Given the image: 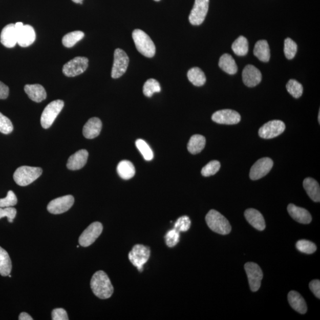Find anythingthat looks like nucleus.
I'll return each instance as SVG.
<instances>
[{"label":"nucleus","instance_id":"obj_33","mask_svg":"<svg viewBox=\"0 0 320 320\" xmlns=\"http://www.w3.org/2000/svg\"><path fill=\"white\" fill-rule=\"evenodd\" d=\"M84 37V33L81 31H74L67 34L63 37L62 44L64 47L71 48Z\"/></svg>","mask_w":320,"mask_h":320},{"label":"nucleus","instance_id":"obj_41","mask_svg":"<svg viewBox=\"0 0 320 320\" xmlns=\"http://www.w3.org/2000/svg\"><path fill=\"white\" fill-rule=\"evenodd\" d=\"M191 221L189 217L187 216H183L178 218L176 221L174 228L177 231L180 232H186L190 228Z\"/></svg>","mask_w":320,"mask_h":320},{"label":"nucleus","instance_id":"obj_44","mask_svg":"<svg viewBox=\"0 0 320 320\" xmlns=\"http://www.w3.org/2000/svg\"><path fill=\"white\" fill-rule=\"evenodd\" d=\"M17 210L13 207H6L0 208V219L4 217L8 218L9 223H13V220L16 216Z\"/></svg>","mask_w":320,"mask_h":320},{"label":"nucleus","instance_id":"obj_49","mask_svg":"<svg viewBox=\"0 0 320 320\" xmlns=\"http://www.w3.org/2000/svg\"><path fill=\"white\" fill-rule=\"evenodd\" d=\"M72 1L75 3L81 4V5H82L83 0H72Z\"/></svg>","mask_w":320,"mask_h":320},{"label":"nucleus","instance_id":"obj_35","mask_svg":"<svg viewBox=\"0 0 320 320\" xmlns=\"http://www.w3.org/2000/svg\"><path fill=\"white\" fill-rule=\"evenodd\" d=\"M287 89L290 95L295 99H298L303 93V87L302 84L295 80H290L287 84Z\"/></svg>","mask_w":320,"mask_h":320},{"label":"nucleus","instance_id":"obj_37","mask_svg":"<svg viewBox=\"0 0 320 320\" xmlns=\"http://www.w3.org/2000/svg\"><path fill=\"white\" fill-rule=\"evenodd\" d=\"M296 247L300 251L306 254H312L317 250L315 244L306 240L298 241L296 244Z\"/></svg>","mask_w":320,"mask_h":320},{"label":"nucleus","instance_id":"obj_9","mask_svg":"<svg viewBox=\"0 0 320 320\" xmlns=\"http://www.w3.org/2000/svg\"><path fill=\"white\" fill-rule=\"evenodd\" d=\"M209 0H195L189 16L192 25H200L204 22L209 9Z\"/></svg>","mask_w":320,"mask_h":320},{"label":"nucleus","instance_id":"obj_45","mask_svg":"<svg viewBox=\"0 0 320 320\" xmlns=\"http://www.w3.org/2000/svg\"><path fill=\"white\" fill-rule=\"evenodd\" d=\"M52 319L53 320H68L67 312L62 308H56L52 312Z\"/></svg>","mask_w":320,"mask_h":320},{"label":"nucleus","instance_id":"obj_11","mask_svg":"<svg viewBox=\"0 0 320 320\" xmlns=\"http://www.w3.org/2000/svg\"><path fill=\"white\" fill-rule=\"evenodd\" d=\"M251 291H258L261 286L263 274L261 267L253 262H248L244 266Z\"/></svg>","mask_w":320,"mask_h":320},{"label":"nucleus","instance_id":"obj_42","mask_svg":"<svg viewBox=\"0 0 320 320\" xmlns=\"http://www.w3.org/2000/svg\"><path fill=\"white\" fill-rule=\"evenodd\" d=\"M13 131V125L11 120L0 113V133L9 134Z\"/></svg>","mask_w":320,"mask_h":320},{"label":"nucleus","instance_id":"obj_47","mask_svg":"<svg viewBox=\"0 0 320 320\" xmlns=\"http://www.w3.org/2000/svg\"><path fill=\"white\" fill-rule=\"evenodd\" d=\"M9 87L0 81V99H6L9 96Z\"/></svg>","mask_w":320,"mask_h":320},{"label":"nucleus","instance_id":"obj_23","mask_svg":"<svg viewBox=\"0 0 320 320\" xmlns=\"http://www.w3.org/2000/svg\"><path fill=\"white\" fill-rule=\"evenodd\" d=\"M25 91L28 96L35 102L39 103L46 99L47 92L40 84H27L25 86Z\"/></svg>","mask_w":320,"mask_h":320},{"label":"nucleus","instance_id":"obj_38","mask_svg":"<svg viewBox=\"0 0 320 320\" xmlns=\"http://www.w3.org/2000/svg\"><path fill=\"white\" fill-rule=\"evenodd\" d=\"M297 52V45L291 38H287L284 42V53L288 59H292L295 57Z\"/></svg>","mask_w":320,"mask_h":320},{"label":"nucleus","instance_id":"obj_8","mask_svg":"<svg viewBox=\"0 0 320 320\" xmlns=\"http://www.w3.org/2000/svg\"><path fill=\"white\" fill-rule=\"evenodd\" d=\"M130 59L126 52L121 49H116L114 52V61L113 65L111 76L113 78H118L125 73Z\"/></svg>","mask_w":320,"mask_h":320},{"label":"nucleus","instance_id":"obj_14","mask_svg":"<svg viewBox=\"0 0 320 320\" xmlns=\"http://www.w3.org/2000/svg\"><path fill=\"white\" fill-rule=\"evenodd\" d=\"M273 162L270 158H262L256 161L251 167L250 172V178L251 180L261 179L265 177L272 168Z\"/></svg>","mask_w":320,"mask_h":320},{"label":"nucleus","instance_id":"obj_7","mask_svg":"<svg viewBox=\"0 0 320 320\" xmlns=\"http://www.w3.org/2000/svg\"><path fill=\"white\" fill-rule=\"evenodd\" d=\"M89 59L82 56L75 57L63 67L62 72L67 77L77 76L84 72L89 66Z\"/></svg>","mask_w":320,"mask_h":320},{"label":"nucleus","instance_id":"obj_50","mask_svg":"<svg viewBox=\"0 0 320 320\" xmlns=\"http://www.w3.org/2000/svg\"><path fill=\"white\" fill-rule=\"evenodd\" d=\"M318 122L319 123H320V112H319V114H318Z\"/></svg>","mask_w":320,"mask_h":320},{"label":"nucleus","instance_id":"obj_13","mask_svg":"<svg viewBox=\"0 0 320 320\" xmlns=\"http://www.w3.org/2000/svg\"><path fill=\"white\" fill-rule=\"evenodd\" d=\"M74 203L73 196L66 195L51 201L49 203L47 209L52 214H61L68 211L73 206Z\"/></svg>","mask_w":320,"mask_h":320},{"label":"nucleus","instance_id":"obj_26","mask_svg":"<svg viewBox=\"0 0 320 320\" xmlns=\"http://www.w3.org/2000/svg\"><path fill=\"white\" fill-rule=\"evenodd\" d=\"M254 55L260 61L267 62L270 58V51L268 43L265 40H260L255 44Z\"/></svg>","mask_w":320,"mask_h":320},{"label":"nucleus","instance_id":"obj_40","mask_svg":"<svg viewBox=\"0 0 320 320\" xmlns=\"http://www.w3.org/2000/svg\"><path fill=\"white\" fill-rule=\"evenodd\" d=\"M165 243L169 247H173L178 244L180 240V232L173 228L167 232L165 236Z\"/></svg>","mask_w":320,"mask_h":320},{"label":"nucleus","instance_id":"obj_10","mask_svg":"<svg viewBox=\"0 0 320 320\" xmlns=\"http://www.w3.org/2000/svg\"><path fill=\"white\" fill-rule=\"evenodd\" d=\"M103 225L99 222L90 224L82 232L79 238V243L82 247H89L95 242L103 231Z\"/></svg>","mask_w":320,"mask_h":320},{"label":"nucleus","instance_id":"obj_1","mask_svg":"<svg viewBox=\"0 0 320 320\" xmlns=\"http://www.w3.org/2000/svg\"><path fill=\"white\" fill-rule=\"evenodd\" d=\"M90 286L94 294L100 299H108L114 293V287L108 274L102 270L97 271L92 278Z\"/></svg>","mask_w":320,"mask_h":320},{"label":"nucleus","instance_id":"obj_22","mask_svg":"<svg viewBox=\"0 0 320 320\" xmlns=\"http://www.w3.org/2000/svg\"><path fill=\"white\" fill-rule=\"evenodd\" d=\"M101 128H102V123L100 119L97 118H92L85 124L82 130V134L86 138L93 139L99 136Z\"/></svg>","mask_w":320,"mask_h":320},{"label":"nucleus","instance_id":"obj_31","mask_svg":"<svg viewBox=\"0 0 320 320\" xmlns=\"http://www.w3.org/2000/svg\"><path fill=\"white\" fill-rule=\"evenodd\" d=\"M11 269L12 265L8 253L0 247V274L3 276H9Z\"/></svg>","mask_w":320,"mask_h":320},{"label":"nucleus","instance_id":"obj_3","mask_svg":"<svg viewBox=\"0 0 320 320\" xmlns=\"http://www.w3.org/2000/svg\"><path fill=\"white\" fill-rule=\"evenodd\" d=\"M133 38L137 50L147 58H152L156 54V46L150 37L140 29L133 32Z\"/></svg>","mask_w":320,"mask_h":320},{"label":"nucleus","instance_id":"obj_5","mask_svg":"<svg viewBox=\"0 0 320 320\" xmlns=\"http://www.w3.org/2000/svg\"><path fill=\"white\" fill-rule=\"evenodd\" d=\"M150 254L151 250L149 247L142 244H136L130 252L128 258L132 264L141 272L144 265L150 259Z\"/></svg>","mask_w":320,"mask_h":320},{"label":"nucleus","instance_id":"obj_34","mask_svg":"<svg viewBox=\"0 0 320 320\" xmlns=\"http://www.w3.org/2000/svg\"><path fill=\"white\" fill-rule=\"evenodd\" d=\"M161 92V86L155 79L150 78L145 82L143 87V93L148 97H152L153 94Z\"/></svg>","mask_w":320,"mask_h":320},{"label":"nucleus","instance_id":"obj_6","mask_svg":"<svg viewBox=\"0 0 320 320\" xmlns=\"http://www.w3.org/2000/svg\"><path fill=\"white\" fill-rule=\"evenodd\" d=\"M63 106V101L56 100L52 101L45 108L40 118L41 125L45 129H48L52 126Z\"/></svg>","mask_w":320,"mask_h":320},{"label":"nucleus","instance_id":"obj_28","mask_svg":"<svg viewBox=\"0 0 320 320\" xmlns=\"http://www.w3.org/2000/svg\"><path fill=\"white\" fill-rule=\"evenodd\" d=\"M206 139L201 135H194L192 136L187 144V150L191 154H197L204 149Z\"/></svg>","mask_w":320,"mask_h":320},{"label":"nucleus","instance_id":"obj_24","mask_svg":"<svg viewBox=\"0 0 320 320\" xmlns=\"http://www.w3.org/2000/svg\"><path fill=\"white\" fill-rule=\"evenodd\" d=\"M288 299L290 306L299 313L304 314L307 311V306L303 296L298 292L292 291L288 293Z\"/></svg>","mask_w":320,"mask_h":320},{"label":"nucleus","instance_id":"obj_15","mask_svg":"<svg viewBox=\"0 0 320 320\" xmlns=\"http://www.w3.org/2000/svg\"><path fill=\"white\" fill-rule=\"evenodd\" d=\"M213 121L224 125H235L241 120V116L238 112L231 109H224L215 112L212 116Z\"/></svg>","mask_w":320,"mask_h":320},{"label":"nucleus","instance_id":"obj_18","mask_svg":"<svg viewBox=\"0 0 320 320\" xmlns=\"http://www.w3.org/2000/svg\"><path fill=\"white\" fill-rule=\"evenodd\" d=\"M0 40L4 46L11 48L17 44V32L14 24H9L2 30Z\"/></svg>","mask_w":320,"mask_h":320},{"label":"nucleus","instance_id":"obj_30","mask_svg":"<svg viewBox=\"0 0 320 320\" xmlns=\"http://www.w3.org/2000/svg\"><path fill=\"white\" fill-rule=\"evenodd\" d=\"M189 80L195 86L201 87L206 82V76L204 73L198 67L192 68L187 73Z\"/></svg>","mask_w":320,"mask_h":320},{"label":"nucleus","instance_id":"obj_36","mask_svg":"<svg viewBox=\"0 0 320 320\" xmlns=\"http://www.w3.org/2000/svg\"><path fill=\"white\" fill-rule=\"evenodd\" d=\"M136 146L145 160L150 161L153 160L154 157L153 151L151 149L147 143L141 139H139L136 141Z\"/></svg>","mask_w":320,"mask_h":320},{"label":"nucleus","instance_id":"obj_12","mask_svg":"<svg viewBox=\"0 0 320 320\" xmlns=\"http://www.w3.org/2000/svg\"><path fill=\"white\" fill-rule=\"evenodd\" d=\"M285 130V123L281 120H271L260 128L259 135L262 138L272 139L283 133Z\"/></svg>","mask_w":320,"mask_h":320},{"label":"nucleus","instance_id":"obj_2","mask_svg":"<svg viewBox=\"0 0 320 320\" xmlns=\"http://www.w3.org/2000/svg\"><path fill=\"white\" fill-rule=\"evenodd\" d=\"M205 220L209 228L218 234L227 235L231 231V226L227 218L216 210H210Z\"/></svg>","mask_w":320,"mask_h":320},{"label":"nucleus","instance_id":"obj_25","mask_svg":"<svg viewBox=\"0 0 320 320\" xmlns=\"http://www.w3.org/2000/svg\"><path fill=\"white\" fill-rule=\"evenodd\" d=\"M303 186L307 195L312 201H320V189L318 183L312 178H308L304 180Z\"/></svg>","mask_w":320,"mask_h":320},{"label":"nucleus","instance_id":"obj_29","mask_svg":"<svg viewBox=\"0 0 320 320\" xmlns=\"http://www.w3.org/2000/svg\"><path fill=\"white\" fill-rule=\"evenodd\" d=\"M117 172L120 178L124 180L131 179L135 175L134 165L128 160H122L120 162L118 165Z\"/></svg>","mask_w":320,"mask_h":320},{"label":"nucleus","instance_id":"obj_20","mask_svg":"<svg viewBox=\"0 0 320 320\" xmlns=\"http://www.w3.org/2000/svg\"><path fill=\"white\" fill-rule=\"evenodd\" d=\"M246 220L259 231L264 230L266 224L264 218L259 210L253 208L248 209L244 212Z\"/></svg>","mask_w":320,"mask_h":320},{"label":"nucleus","instance_id":"obj_19","mask_svg":"<svg viewBox=\"0 0 320 320\" xmlns=\"http://www.w3.org/2000/svg\"><path fill=\"white\" fill-rule=\"evenodd\" d=\"M89 153L86 150L78 151L73 154L68 160L67 168L71 170H80L84 166L88 161Z\"/></svg>","mask_w":320,"mask_h":320},{"label":"nucleus","instance_id":"obj_21","mask_svg":"<svg viewBox=\"0 0 320 320\" xmlns=\"http://www.w3.org/2000/svg\"><path fill=\"white\" fill-rule=\"evenodd\" d=\"M288 211L293 219L299 223L308 224L312 221L311 214L306 209L300 208L293 204H289L288 206Z\"/></svg>","mask_w":320,"mask_h":320},{"label":"nucleus","instance_id":"obj_51","mask_svg":"<svg viewBox=\"0 0 320 320\" xmlns=\"http://www.w3.org/2000/svg\"><path fill=\"white\" fill-rule=\"evenodd\" d=\"M154 1H156V2H160V0H154Z\"/></svg>","mask_w":320,"mask_h":320},{"label":"nucleus","instance_id":"obj_46","mask_svg":"<svg viewBox=\"0 0 320 320\" xmlns=\"http://www.w3.org/2000/svg\"><path fill=\"white\" fill-rule=\"evenodd\" d=\"M309 286L311 291L315 296L320 298V281L319 280L312 281Z\"/></svg>","mask_w":320,"mask_h":320},{"label":"nucleus","instance_id":"obj_43","mask_svg":"<svg viewBox=\"0 0 320 320\" xmlns=\"http://www.w3.org/2000/svg\"><path fill=\"white\" fill-rule=\"evenodd\" d=\"M17 203V199L16 195L13 191L10 190L5 198L0 199V208L12 207L16 205Z\"/></svg>","mask_w":320,"mask_h":320},{"label":"nucleus","instance_id":"obj_27","mask_svg":"<svg viewBox=\"0 0 320 320\" xmlns=\"http://www.w3.org/2000/svg\"><path fill=\"white\" fill-rule=\"evenodd\" d=\"M219 67L224 72L230 75H234L238 71L236 62L231 55L225 54L221 56Z\"/></svg>","mask_w":320,"mask_h":320},{"label":"nucleus","instance_id":"obj_4","mask_svg":"<svg viewBox=\"0 0 320 320\" xmlns=\"http://www.w3.org/2000/svg\"><path fill=\"white\" fill-rule=\"evenodd\" d=\"M42 173V169L39 167L22 166L14 172L13 178L18 185L26 186L35 181Z\"/></svg>","mask_w":320,"mask_h":320},{"label":"nucleus","instance_id":"obj_48","mask_svg":"<svg viewBox=\"0 0 320 320\" xmlns=\"http://www.w3.org/2000/svg\"><path fill=\"white\" fill-rule=\"evenodd\" d=\"M19 320H33L32 317L31 315H29L26 312H22V313L19 315V318H18Z\"/></svg>","mask_w":320,"mask_h":320},{"label":"nucleus","instance_id":"obj_17","mask_svg":"<svg viewBox=\"0 0 320 320\" xmlns=\"http://www.w3.org/2000/svg\"><path fill=\"white\" fill-rule=\"evenodd\" d=\"M17 32V44L23 48L28 47L33 44L36 39V33L32 26L24 25L20 29H16Z\"/></svg>","mask_w":320,"mask_h":320},{"label":"nucleus","instance_id":"obj_16","mask_svg":"<svg viewBox=\"0 0 320 320\" xmlns=\"http://www.w3.org/2000/svg\"><path fill=\"white\" fill-rule=\"evenodd\" d=\"M242 77L244 84L248 88H253L261 82L262 75L257 68L253 65H247L243 71Z\"/></svg>","mask_w":320,"mask_h":320},{"label":"nucleus","instance_id":"obj_32","mask_svg":"<svg viewBox=\"0 0 320 320\" xmlns=\"http://www.w3.org/2000/svg\"><path fill=\"white\" fill-rule=\"evenodd\" d=\"M232 50L238 56H245L248 51V40L245 37L240 36L232 45Z\"/></svg>","mask_w":320,"mask_h":320},{"label":"nucleus","instance_id":"obj_39","mask_svg":"<svg viewBox=\"0 0 320 320\" xmlns=\"http://www.w3.org/2000/svg\"><path fill=\"white\" fill-rule=\"evenodd\" d=\"M220 167L221 164L219 161L217 160L210 161L202 169V175L205 177L213 176L220 170Z\"/></svg>","mask_w":320,"mask_h":320}]
</instances>
